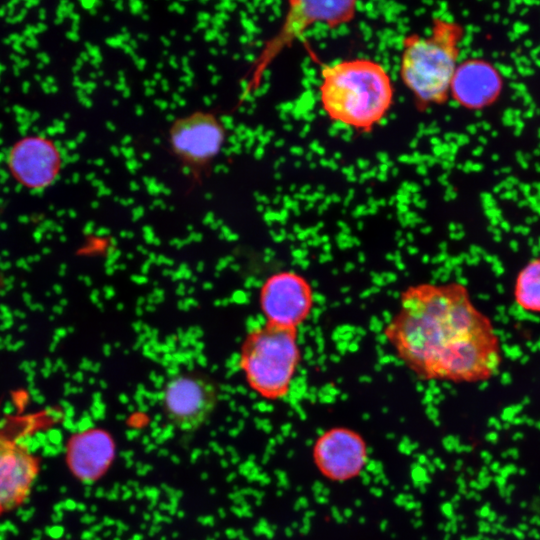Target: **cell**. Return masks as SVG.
<instances>
[{
  "mask_svg": "<svg viewBox=\"0 0 540 540\" xmlns=\"http://www.w3.org/2000/svg\"><path fill=\"white\" fill-rule=\"evenodd\" d=\"M502 87V75L493 64L471 58L458 64L450 85V97L464 108L479 110L493 104Z\"/></svg>",
  "mask_w": 540,
  "mask_h": 540,
  "instance_id": "7c38bea8",
  "label": "cell"
},
{
  "mask_svg": "<svg viewBox=\"0 0 540 540\" xmlns=\"http://www.w3.org/2000/svg\"><path fill=\"white\" fill-rule=\"evenodd\" d=\"M370 328L371 330L378 332L382 329V322L374 317L373 320L371 319Z\"/></svg>",
  "mask_w": 540,
  "mask_h": 540,
  "instance_id": "9a60e30c",
  "label": "cell"
},
{
  "mask_svg": "<svg viewBox=\"0 0 540 540\" xmlns=\"http://www.w3.org/2000/svg\"><path fill=\"white\" fill-rule=\"evenodd\" d=\"M514 296L522 310L540 313V258L531 260L520 271L515 283Z\"/></svg>",
  "mask_w": 540,
  "mask_h": 540,
  "instance_id": "5bb4252c",
  "label": "cell"
},
{
  "mask_svg": "<svg viewBox=\"0 0 540 540\" xmlns=\"http://www.w3.org/2000/svg\"><path fill=\"white\" fill-rule=\"evenodd\" d=\"M226 136V128L216 113L196 110L173 121L168 144L189 178L200 184L222 151Z\"/></svg>",
  "mask_w": 540,
  "mask_h": 540,
  "instance_id": "8992f818",
  "label": "cell"
},
{
  "mask_svg": "<svg viewBox=\"0 0 540 540\" xmlns=\"http://www.w3.org/2000/svg\"><path fill=\"white\" fill-rule=\"evenodd\" d=\"M114 456V444L108 433L89 429L74 434L66 446V462L72 474L91 482L108 468Z\"/></svg>",
  "mask_w": 540,
  "mask_h": 540,
  "instance_id": "4fadbf2b",
  "label": "cell"
},
{
  "mask_svg": "<svg viewBox=\"0 0 540 540\" xmlns=\"http://www.w3.org/2000/svg\"><path fill=\"white\" fill-rule=\"evenodd\" d=\"M319 100L327 117L359 133H370L394 103L390 73L379 62L353 58L323 65Z\"/></svg>",
  "mask_w": 540,
  "mask_h": 540,
  "instance_id": "7a4b0ae2",
  "label": "cell"
},
{
  "mask_svg": "<svg viewBox=\"0 0 540 540\" xmlns=\"http://www.w3.org/2000/svg\"><path fill=\"white\" fill-rule=\"evenodd\" d=\"M313 463L318 472L332 482H347L361 474L368 460L364 438L346 427L323 431L312 448Z\"/></svg>",
  "mask_w": 540,
  "mask_h": 540,
  "instance_id": "30bf717a",
  "label": "cell"
},
{
  "mask_svg": "<svg viewBox=\"0 0 540 540\" xmlns=\"http://www.w3.org/2000/svg\"><path fill=\"white\" fill-rule=\"evenodd\" d=\"M348 345H349L348 342H346V341H340V342H338V344H337V348H338L339 351L348 350Z\"/></svg>",
  "mask_w": 540,
  "mask_h": 540,
  "instance_id": "2e32d148",
  "label": "cell"
},
{
  "mask_svg": "<svg viewBox=\"0 0 540 540\" xmlns=\"http://www.w3.org/2000/svg\"><path fill=\"white\" fill-rule=\"evenodd\" d=\"M383 334L422 380H486L501 362L492 324L461 283L408 287Z\"/></svg>",
  "mask_w": 540,
  "mask_h": 540,
  "instance_id": "6da1fadb",
  "label": "cell"
},
{
  "mask_svg": "<svg viewBox=\"0 0 540 540\" xmlns=\"http://www.w3.org/2000/svg\"><path fill=\"white\" fill-rule=\"evenodd\" d=\"M463 36L461 24L434 17L427 35L410 33L403 38L399 75L418 111L441 105L450 97Z\"/></svg>",
  "mask_w": 540,
  "mask_h": 540,
  "instance_id": "3957f363",
  "label": "cell"
},
{
  "mask_svg": "<svg viewBox=\"0 0 540 540\" xmlns=\"http://www.w3.org/2000/svg\"><path fill=\"white\" fill-rule=\"evenodd\" d=\"M313 302L311 285L293 271L275 273L261 287V310L271 325L297 329L310 315Z\"/></svg>",
  "mask_w": 540,
  "mask_h": 540,
  "instance_id": "9c48e42d",
  "label": "cell"
},
{
  "mask_svg": "<svg viewBox=\"0 0 540 540\" xmlns=\"http://www.w3.org/2000/svg\"><path fill=\"white\" fill-rule=\"evenodd\" d=\"M13 177L30 189L50 186L62 167L61 153L56 144L43 136H28L19 140L8 156Z\"/></svg>",
  "mask_w": 540,
  "mask_h": 540,
  "instance_id": "8fae6325",
  "label": "cell"
},
{
  "mask_svg": "<svg viewBox=\"0 0 540 540\" xmlns=\"http://www.w3.org/2000/svg\"><path fill=\"white\" fill-rule=\"evenodd\" d=\"M300 361L297 329L268 323L248 334L240 354V367L247 383L269 400L282 399L290 393Z\"/></svg>",
  "mask_w": 540,
  "mask_h": 540,
  "instance_id": "277c9868",
  "label": "cell"
},
{
  "mask_svg": "<svg viewBox=\"0 0 540 540\" xmlns=\"http://www.w3.org/2000/svg\"><path fill=\"white\" fill-rule=\"evenodd\" d=\"M314 300L317 301L320 305L325 302V298L321 294H314Z\"/></svg>",
  "mask_w": 540,
  "mask_h": 540,
  "instance_id": "e0dca14e",
  "label": "cell"
},
{
  "mask_svg": "<svg viewBox=\"0 0 540 540\" xmlns=\"http://www.w3.org/2000/svg\"><path fill=\"white\" fill-rule=\"evenodd\" d=\"M218 402L215 384L206 376L183 373L170 378L161 392L166 420L182 433H193L211 417Z\"/></svg>",
  "mask_w": 540,
  "mask_h": 540,
  "instance_id": "52a82bcc",
  "label": "cell"
},
{
  "mask_svg": "<svg viewBox=\"0 0 540 540\" xmlns=\"http://www.w3.org/2000/svg\"><path fill=\"white\" fill-rule=\"evenodd\" d=\"M45 412L0 411V516L22 506L40 474V459L22 440L35 432Z\"/></svg>",
  "mask_w": 540,
  "mask_h": 540,
  "instance_id": "5b68a950",
  "label": "cell"
},
{
  "mask_svg": "<svg viewBox=\"0 0 540 540\" xmlns=\"http://www.w3.org/2000/svg\"><path fill=\"white\" fill-rule=\"evenodd\" d=\"M287 5L279 32L267 43L259 57L258 75L279 52L289 47L306 30L318 23L336 29L351 22L358 9V2L354 0H292Z\"/></svg>",
  "mask_w": 540,
  "mask_h": 540,
  "instance_id": "ba28073f",
  "label": "cell"
},
{
  "mask_svg": "<svg viewBox=\"0 0 540 540\" xmlns=\"http://www.w3.org/2000/svg\"><path fill=\"white\" fill-rule=\"evenodd\" d=\"M357 349H358V343H356V342H353V343L348 345V350H350L352 352H355Z\"/></svg>",
  "mask_w": 540,
  "mask_h": 540,
  "instance_id": "ac0fdd59",
  "label": "cell"
}]
</instances>
